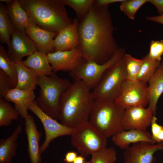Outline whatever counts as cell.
<instances>
[{
  "mask_svg": "<svg viewBox=\"0 0 163 163\" xmlns=\"http://www.w3.org/2000/svg\"><path fill=\"white\" fill-rule=\"evenodd\" d=\"M149 2L155 7L160 15L163 14V0H149Z\"/></svg>",
  "mask_w": 163,
  "mask_h": 163,
  "instance_id": "8d00e7d4",
  "label": "cell"
},
{
  "mask_svg": "<svg viewBox=\"0 0 163 163\" xmlns=\"http://www.w3.org/2000/svg\"><path fill=\"white\" fill-rule=\"evenodd\" d=\"M71 136L72 145L85 158L107 147V138L89 121L74 128Z\"/></svg>",
  "mask_w": 163,
  "mask_h": 163,
  "instance_id": "ba28073f",
  "label": "cell"
},
{
  "mask_svg": "<svg viewBox=\"0 0 163 163\" xmlns=\"http://www.w3.org/2000/svg\"><path fill=\"white\" fill-rule=\"evenodd\" d=\"M20 115L17 110L3 98L0 97V127L8 126Z\"/></svg>",
  "mask_w": 163,
  "mask_h": 163,
  "instance_id": "484cf974",
  "label": "cell"
},
{
  "mask_svg": "<svg viewBox=\"0 0 163 163\" xmlns=\"http://www.w3.org/2000/svg\"><path fill=\"white\" fill-rule=\"evenodd\" d=\"M5 6L8 14L14 28L21 32H24L30 18L27 12L21 6L19 0H13Z\"/></svg>",
  "mask_w": 163,
  "mask_h": 163,
  "instance_id": "44dd1931",
  "label": "cell"
},
{
  "mask_svg": "<svg viewBox=\"0 0 163 163\" xmlns=\"http://www.w3.org/2000/svg\"><path fill=\"white\" fill-rule=\"evenodd\" d=\"M124 0H96L94 3L97 5L107 6L110 4L117 2H121Z\"/></svg>",
  "mask_w": 163,
  "mask_h": 163,
  "instance_id": "74e56055",
  "label": "cell"
},
{
  "mask_svg": "<svg viewBox=\"0 0 163 163\" xmlns=\"http://www.w3.org/2000/svg\"><path fill=\"white\" fill-rule=\"evenodd\" d=\"M65 5L69 6L75 11L79 21L88 14L94 4V0H61Z\"/></svg>",
  "mask_w": 163,
  "mask_h": 163,
  "instance_id": "f1b7e54d",
  "label": "cell"
},
{
  "mask_svg": "<svg viewBox=\"0 0 163 163\" xmlns=\"http://www.w3.org/2000/svg\"><path fill=\"white\" fill-rule=\"evenodd\" d=\"M8 47L7 55L14 62L22 61L23 57L37 50L34 42L25 32H21L15 28Z\"/></svg>",
  "mask_w": 163,
  "mask_h": 163,
  "instance_id": "7c38bea8",
  "label": "cell"
},
{
  "mask_svg": "<svg viewBox=\"0 0 163 163\" xmlns=\"http://www.w3.org/2000/svg\"><path fill=\"white\" fill-rule=\"evenodd\" d=\"M77 156V152L73 151L68 152L66 154L63 161L66 163H73Z\"/></svg>",
  "mask_w": 163,
  "mask_h": 163,
  "instance_id": "d590c367",
  "label": "cell"
},
{
  "mask_svg": "<svg viewBox=\"0 0 163 163\" xmlns=\"http://www.w3.org/2000/svg\"><path fill=\"white\" fill-rule=\"evenodd\" d=\"M22 130L21 125H18L9 136L0 139V163H11L16 155L18 139Z\"/></svg>",
  "mask_w": 163,
  "mask_h": 163,
  "instance_id": "7402d4cb",
  "label": "cell"
},
{
  "mask_svg": "<svg viewBox=\"0 0 163 163\" xmlns=\"http://www.w3.org/2000/svg\"><path fill=\"white\" fill-rule=\"evenodd\" d=\"M149 107L154 115L156 114L158 99L163 93V61L148 82Z\"/></svg>",
  "mask_w": 163,
  "mask_h": 163,
  "instance_id": "ffe728a7",
  "label": "cell"
},
{
  "mask_svg": "<svg viewBox=\"0 0 163 163\" xmlns=\"http://www.w3.org/2000/svg\"><path fill=\"white\" fill-rule=\"evenodd\" d=\"M125 54L124 49L119 48L113 57L102 64L83 57L75 69L69 72V75L74 81L83 82L91 90L99 84L106 72Z\"/></svg>",
  "mask_w": 163,
  "mask_h": 163,
  "instance_id": "52a82bcc",
  "label": "cell"
},
{
  "mask_svg": "<svg viewBox=\"0 0 163 163\" xmlns=\"http://www.w3.org/2000/svg\"><path fill=\"white\" fill-rule=\"evenodd\" d=\"M127 80L124 56L106 72L101 80L92 91L95 100L115 101Z\"/></svg>",
  "mask_w": 163,
  "mask_h": 163,
  "instance_id": "8992f818",
  "label": "cell"
},
{
  "mask_svg": "<svg viewBox=\"0 0 163 163\" xmlns=\"http://www.w3.org/2000/svg\"><path fill=\"white\" fill-rule=\"evenodd\" d=\"M36 96L34 91H27L16 88L10 90L3 98L8 102L13 103L14 107L20 116L24 119L28 114L29 105L35 100Z\"/></svg>",
  "mask_w": 163,
  "mask_h": 163,
  "instance_id": "d6986e66",
  "label": "cell"
},
{
  "mask_svg": "<svg viewBox=\"0 0 163 163\" xmlns=\"http://www.w3.org/2000/svg\"><path fill=\"white\" fill-rule=\"evenodd\" d=\"M28 109L40 120L44 129L45 139L40 146L41 154L46 150L54 139L61 136H71L72 134L73 128L59 123L56 120L45 113L38 106L35 100L30 104Z\"/></svg>",
  "mask_w": 163,
  "mask_h": 163,
  "instance_id": "30bf717a",
  "label": "cell"
},
{
  "mask_svg": "<svg viewBox=\"0 0 163 163\" xmlns=\"http://www.w3.org/2000/svg\"><path fill=\"white\" fill-rule=\"evenodd\" d=\"M157 118L155 115H153L150 124L151 135L153 139L155 141L157 137L163 132V126L157 123Z\"/></svg>",
  "mask_w": 163,
  "mask_h": 163,
  "instance_id": "e575fe53",
  "label": "cell"
},
{
  "mask_svg": "<svg viewBox=\"0 0 163 163\" xmlns=\"http://www.w3.org/2000/svg\"><path fill=\"white\" fill-rule=\"evenodd\" d=\"M148 54L151 58L161 61L163 55V40H152Z\"/></svg>",
  "mask_w": 163,
  "mask_h": 163,
  "instance_id": "d6a6232c",
  "label": "cell"
},
{
  "mask_svg": "<svg viewBox=\"0 0 163 163\" xmlns=\"http://www.w3.org/2000/svg\"><path fill=\"white\" fill-rule=\"evenodd\" d=\"M13 0H0V2H3L6 3L7 4L11 3Z\"/></svg>",
  "mask_w": 163,
  "mask_h": 163,
  "instance_id": "60d3db41",
  "label": "cell"
},
{
  "mask_svg": "<svg viewBox=\"0 0 163 163\" xmlns=\"http://www.w3.org/2000/svg\"><path fill=\"white\" fill-rule=\"evenodd\" d=\"M24 32L34 42L37 51L47 55L55 52L54 40L58 33L40 28L30 18Z\"/></svg>",
  "mask_w": 163,
  "mask_h": 163,
  "instance_id": "9a60e30c",
  "label": "cell"
},
{
  "mask_svg": "<svg viewBox=\"0 0 163 163\" xmlns=\"http://www.w3.org/2000/svg\"><path fill=\"white\" fill-rule=\"evenodd\" d=\"M71 84L68 79L59 77L54 72L50 76L39 75L37 85L40 90L35 100L37 105L50 117L59 120L62 96Z\"/></svg>",
  "mask_w": 163,
  "mask_h": 163,
  "instance_id": "5b68a950",
  "label": "cell"
},
{
  "mask_svg": "<svg viewBox=\"0 0 163 163\" xmlns=\"http://www.w3.org/2000/svg\"><path fill=\"white\" fill-rule=\"evenodd\" d=\"M114 144L122 149H126L132 144L147 142L153 144L157 143L151 134L146 131L132 129L123 130L112 137Z\"/></svg>",
  "mask_w": 163,
  "mask_h": 163,
  "instance_id": "ac0fdd59",
  "label": "cell"
},
{
  "mask_svg": "<svg viewBox=\"0 0 163 163\" xmlns=\"http://www.w3.org/2000/svg\"><path fill=\"white\" fill-rule=\"evenodd\" d=\"M91 89L82 81H74L62 94L59 119L62 125L74 128L89 121L95 99Z\"/></svg>",
  "mask_w": 163,
  "mask_h": 163,
  "instance_id": "7a4b0ae2",
  "label": "cell"
},
{
  "mask_svg": "<svg viewBox=\"0 0 163 163\" xmlns=\"http://www.w3.org/2000/svg\"><path fill=\"white\" fill-rule=\"evenodd\" d=\"M85 158L81 155H78L73 163H85Z\"/></svg>",
  "mask_w": 163,
  "mask_h": 163,
  "instance_id": "ab89813d",
  "label": "cell"
},
{
  "mask_svg": "<svg viewBox=\"0 0 163 163\" xmlns=\"http://www.w3.org/2000/svg\"><path fill=\"white\" fill-rule=\"evenodd\" d=\"M14 28L8 14L6 6L0 3V41L8 45Z\"/></svg>",
  "mask_w": 163,
  "mask_h": 163,
  "instance_id": "d4e9b609",
  "label": "cell"
},
{
  "mask_svg": "<svg viewBox=\"0 0 163 163\" xmlns=\"http://www.w3.org/2000/svg\"><path fill=\"white\" fill-rule=\"evenodd\" d=\"M146 19L148 21L157 22L163 24V14L158 16H147Z\"/></svg>",
  "mask_w": 163,
  "mask_h": 163,
  "instance_id": "f35d334b",
  "label": "cell"
},
{
  "mask_svg": "<svg viewBox=\"0 0 163 163\" xmlns=\"http://www.w3.org/2000/svg\"><path fill=\"white\" fill-rule=\"evenodd\" d=\"M38 27L56 33L71 24L65 5L61 0H18Z\"/></svg>",
  "mask_w": 163,
  "mask_h": 163,
  "instance_id": "3957f363",
  "label": "cell"
},
{
  "mask_svg": "<svg viewBox=\"0 0 163 163\" xmlns=\"http://www.w3.org/2000/svg\"><path fill=\"white\" fill-rule=\"evenodd\" d=\"M125 109L115 101L95 100L89 121L107 138L123 130L122 120Z\"/></svg>",
  "mask_w": 163,
  "mask_h": 163,
  "instance_id": "277c9868",
  "label": "cell"
},
{
  "mask_svg": "<svg viewBox=\"0 0 163 163\" xmlns=\"http://www.w3.org/2000/svg\"><path fill=\"white\" fill-rule=\"evenodd\" d=\"M142 59L143 62L136 80L147 84L161 62L151 58L148 54Z\"/></svg>",
  "mask_w": 163,
  "mask_h": 163,
  "instance_id": "4316f807",
  "label": "cell"
},
{
  "mask_svg": "<svg viewBox=\"0 0 163 163\" xmlns=\"http://www.w3.org/2000/svg\"><path fill=\"white\" fill-rule=\"evenodd\" d=\"M163 150L162 143L153 144L141 142L133 144L125 150L123 163H154V154Z\"/></svg>",
  "mask_w": 163,
  "mask_h": 163,
  "instance_id": "8fae6325",
  "label": "cell"
},
{
  "mask_svg": "<svg viewBox=\"0 0 163 163\" xmlns=\"http://www.w3.org/2000/svg\"><path fill=\"white\" fill-rule=\"evenodd\" d=\"M162 143L163 144V143Z\"/></svg>",
  "mask_w": 163,
  "mask_h": 163,
  "instance_id": "7bdbcfd3",
  "label": "cell"
},
{
  "mask_svg": "<svg viewBox=\"0 0 163 163\" xmlns=\"http://www.w3.org/2000/svg\"><path fill=\"white\" fill-rule=\"evenodd\" d=\"M108 6L94 3L87 15L79 21V46L83 57L100 64L113 57L118 50Z\"/></svg>",
  "mask_w": 163,
  "mask_h": 163,
  "instance_id": "6da1fadb",
  "label": "cell"
},
{
  "mask_svg": "<svg viewBox=\"0 0 163 163\" xmlns=\"http://www.w3.org/2000/svg\"><path fill=\"white\" fill-rule=\"evenodd\" d=\"M17 74L15 88L27 91H34L36 88L38 75L25 66L22 61L15 62Z\"/></svg>",
  "mask_w": 163,
  "mask_h": 163,
  "instance_id": "cb8c5ba5",
  "label": "cell"
},
{
  "mask_svg": "<svg viewBox=\"0 0 163 163\" xmlns=\"http://www.w3.org/2000/svg\"><path fill=\"white\" fill-rule=\"evenodd\" d=\"M15 88L9 77L0 69V97L4 98L10 90Z\"/></svg>",
  "mask_w": 163,
  "mask_h": 163,
  "instance_id": "836d02e7",
  "label": "cell"
},
{
  "mask_svg": "<svg viewBox=\"0 0 163 163\" xmlns=\"http://www.w3.org/2000/svg\"><path fill=\"white\" fill-rule=\"evenodd\" d=\"M148 107H134L125 109L122 120L124 130L146 131L150 125L153 116Z\"/></svg>",
  "mask_w": 163,
  "mask_h": 163,
  "instance_id": "5bb4252c",
  "label": "cell"
},
{
  "mask_svg": "<svg viewBox=\"0 0 163 163\" xmlns=\"http://www.w3.org/2000/svg\"><path fill=\"white\" fill-rule=\"evenodd\" d=\"M115 102L124 109L138 106L145 107L149 102L148 85L136 80H126Z\"/></svg>",
  "mask_w": 163,
  "mask_h": 163,
  "instance_id": "9c48e42d",
  "label": "cell"
},
{
  "mask_svg": "<svg viewBox=\"0 0 163 163\" xmlns=\"http://www.w3.org/2000/svg\"><path fill=\"white\" fill-rule=\"evenodd\" d=\"M91 163H115L117 159V151L114 148H105L91 155Z\"/></svg>",
  "mask_w": 163,
  "mask_h": 163,
  "instance_id": "f546056e",
  "label": "cell"
},
{
  "mask_svg": "<svg viewBox=\"0 0 163 163\" xmlns=\"http://www.w3.org/2000/svg\"><path fill=\"white\" fill-rule=\"evenodd\" d=\"M24 130L28 142L27 150L30 163H41L40 142L42 133L38 129L33 116L29 114L24 119Z\"/></svg>",
  "mask_w": 163,
  "mask_h": 163,
  "instance_id": "2e32d148",
  "label": "cell"
},
{
  "mask_svg": "<svg viewBox=\"0 0 163 163\" xmlns=\"http://www.w3.org/2000/svg\"><path fill=\"white\" fill-rule=\"evenodd\" d=\"M47 56L53 71L70 72L77 66L83 57L80 46L70 50L57 51L48 54Z\"/></svg>",
  "mask_w": 163,
  "mask_h": 163,
  "instance_id": "4fadbf2b",
  "label": "cell"
},
{
  "mask_svg": "<svg viewBox=\"0 0 163 163\" xmlns=\"http://www.w3.org/2000/svg\"><path fill=\"white\" fill-rule=\"evenodd\" d=\"M149 1V0H124L121 2L120 9L128 18L134 20L137 11Z\"/></svg>",
  "mask_w": 163,
  "mask_h": 163,
  "instance_id": "1f68e13d",
  "label": "cell"
},
{
  "mask_svg": "<svg viewBox=\"0 0 163 163\" xmlns=\"http://www.w3.org/2000/svg\"><path fill=\"white\" fill-rule=\"evenodd\" d=\"M0 69L10 78L15 87L17 82V74L15 62L8 57L3 46L0 45Z\"/></svg>",
  "mask_w": 163,
  "mask_h": 163,
  "instance_id": "83f0119b",
  "label": "cell"
},
{
  "mask_svg": "<svg viewBox=\"0 0 163 163\" xmlns=\"http://www.w3.org/2000/svg\"><path fill=\"white\" fill-rule=\"evenodd\" d=\"M22 62L25 66L34 72L38 75L50 76L53 72L47 55L37 50L28 56Z\"/></svg>",
  "mask_w": 163,
  "mask_h": 163,
  "instance_id": "603a6c76",
  "label": "cell"
},
{
  "mask_svg": "<svg viewBox=\"0 0 163 163\" xmlns=\"http://www.w3.org/2000/svg\"><path fill=\"white\" fill-rule=\"evenodd\" d=\"M79 21L74 18L72 23L59 31L54 40L55 51L70 50L79 46Z\"/></svg>",
  "mask_w": 163,
  "mask_h": 163,
  "instance_id": "e0dca14e",
  "label": "cell"
},
{
  "mask_svg": "<svg viewBox=\"0 0 163 163\" xmlns=\"http://www.w3.org/2000/svg\"><path fill=\"white\" fill-rule=\"evenodd\" d=\"M124 58L126 64L127 80H136L143 62V59L135 58L128 54H125Z\"/></svg>",
  "mask_w": 163,
  "mask_h": 163,
  "instance_id": "4dcf8cb0",
  "label": "cell"
},
{
  "mask_svg": "<svg viewBox=\"0 0 163 163\" xmlns=\"http://www.w3.org/2000/svg\"><path fill=\"white\" fill-rule=\"evenodd\" d=\"M85 163H91L90 161H86Z\"/></svg>",
  "mask_w": 163,
  "mask_h": 163,
  "instance_id": "b9f144b4",
  "label": "cell"
}]
</instances>
